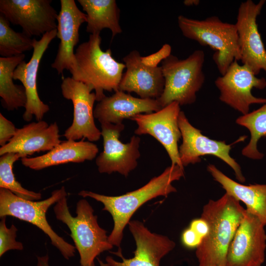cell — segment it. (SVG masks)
Masks as SVG:
<instances>
[{"instance_id":"6da1fadb","label":"cell","mask_w":266,"mask_h":266,"mask_svg":"<svg viewBox=\"0 0 266 266\" xmlns=\"http://www.w3.org/2000/svg\"><path fill=\"white\" fill-rule=\"evenodd\" d=\"M184 176V168L178 165H171L142 187L120 196H108L88 191H81L78 195L101 202L103 205L102 210L111 214L114 225L108 240L121 250L124 230L135 211L153 199L176 192L177 190L172 183Z\"/></svg>"},{"instance_id":"7a4b0ae2","label":"cell","mask_w":266,"mask_h":266,"mask_svg":"<svg viewBox=\"0 0 266 266\" xmlns=\"http://www.w3.org/2000/svg\"><path fill=\"white\" fill-rule=\"evenodd\" d=\"M245 212L240 202L226 193L203 206L200 218L209 230L196 248L198 266H226L229 245Z\"/></svg>"},{"instance_id":"3957f363","label":"cell","mask_w":266,"mask_h":266,"mask_svg":"<svg viewBox=\"0 0 266 266\" xmlns=\"http://www.w3.org/2000/svg\"><path fill=\"white\" fill-rule=\"evenodd\" d=\"M100 33L90 34L89 39L77 47L71 77L94 90L98 102L106 96L104 91L116 92L126 68L112 56L110 49L103 51L100 47Z\"/></svg>"},{"instance_id":"277c9868","label":"cell","mask_w":266,"mask_h":266,"mask_svg":"<svg viewBox=\"0 0 266 266\" xmlns=\"http://www.w3.org/2000/svg\"><path fill=\"white\" fill-rule=\"evenodd\" d=\"M66 196L63 197L54 207L56 218L65 224L80 255L82 266H95V260L100 254L112 249L113 246L108 240L107 232L101 228L94 209L85 199L76 204V216L70 214Z\"/></svg>"},{"instance_id":"5b68a950","label":"cell","mask_w":266,"mask_h":266,"mask_svg":"<svg viewBox=\"0 0 266 266\" xmlns=\"http://www.w3.org/2000/svg\"><path fill=\"white\" fill-rule=\"evenodd\" d=\"M178 27L183 35L215 51L213 60L223 75L234 61H240L238 35L235 24L224 22L217 16L199 20L179 15Z\"/></svg>"},{"instance_id":"8992f818","label":"cell","mask_w":266,"mask_h":266,"mask_svg":"<svg viewBox=\"0 0 266 266\" xmlns=\"http://www.w3.org/2000/svg\"><path fill=\"white\" fill-rule=\"evenodd\" d=\"M204 60L203 51L196 50L184 60L171 54L162 62L165 86L157 100L162 108L174 101L180 105L196 101V94L205 82Z\"/></svg>"},{"instance_id":"52a82bcc","label":"cell","mask_w":266,"mask_h":266,"mask_svg":"<svg viewBox=\"0 0 266 266\" xmlns=\"http://www.w3.org/2000/svg\"><path fill=\"white\" fill-rule=\"evenodd\" d=\"M65 196H67V193L64 186L53 191L48 198L40 201L26 200L7 189L0 188V217L11 216L35 225L48 236L52 244L63 256L69 260L74 256L75 246L52 229L46 216L48 208Z\"/></svg>"},{"instance_id":"ba28073f","label":"cell","mask_w":266,"mask_h":266,"mask_svg":"<svg viewBox=\"0 0 266 266\" xmlns=\"http://www.w3.org/2000/svg\"><path fill=\"white\" fill-rule=\"evenodd\" d=\"M215 84L220 91V100L243 115L249 113L252 104H264L266 99L254 96L253 88L263 90L266 87V79L258 78L244 65L234 61L226 73L218 77Z\"/></svg>"},{"instance_id":"9c48e42d","label":"cell","mask_w":266,"mask_h":266,"mask_svg":"<svg viewBox=\"0 0 266 266\" xmlns=\"http://www.w3.org/2000/svg\"><path fill=\"white\" fill-rule=\"evenodd\" d=\"M103 150L97 157L96 164L101 173L118 172L125 177L137 166L140 156L139 150L140 138L133 135L129 142L119 139L125 126L123 123L101 124Z\"/></svg>"},{"instance_id":"30bf717a","label":"cell","mask_w":266,"mask_h":266,"mask_svg":"<svg viewBox=\"0 0 266 266\" xmlns=\"http://www.w3.org/2000/svg\"><path fill=\"white\" fill-rule=\"evenodd\" d=\"M178 125L182 138L179 154L183 167L200 163V157L211 155L229 165L233 170L238 181L241 183L245 181L240 166L230 155L232 144H227L225 141L211 139L204 135L200 130L192 125L182 111L179 115Z\"/></svg>"},{"instance_id":"8fae6325","label":"cell","mask_w":266,"mask_h":266,"mask_svg":"<svg viewBox=\"0 0 266 266\" xmlns=\"http://www.w3.org/2000/svg\"><path fill=\"white\" fill-rule=\"evenodd\" d=\"M61 92L65 99L70 100L73 106L72 123L65 132L67 140H77L87 138L89 141H96L101 136V131L94 121V104L96 100L94 92L84 83L71 77L63 79Z\"/></svg>"},{"instance_id":"7c38bea8","label":"cell","mask_w":266,"mask_h":266,"mask_svg":"<svg viewBox=\"0 0 266 266\" xmlns=\"http://www.w3.org/2000/svg\"><path fill=\"white\" fill-rule=\"evenodd\" d=\"M51 0H0V12L10 23L20 26L30 37L42 36L57 29L58 14Z\"/></svg>"},{"instance_id":"4fadbf2b","label":"cell","mask_w":266,"mask_h":266,"mask_svg":"<svg viewBox=\"0 0 266 266\" xmlns=\"http://www.w3.org/2000/svg\"><path fill=\"white\" fill-rule=\"evenodd\" d=\"M265 225L245 209L243 218L229 245L226 266H262L265 260Z\"/></svg>"},{"instance_id":"5bb4252c","label":"cell","mask_w":266,"mask_h":266,"mask_svg":"<svg viewBox=\"0 0 266 266\" xmlns=\"http://www.w3.org/2000/svg\"><path fill=\"white\" fill-rule=\"evenodd\" d=\"M180 106L177 102L174 101L158 111L137 114L131 120L137 125L135 134H149L154 137L166 151L171 165H178L184 168L178 147V142L182 137L178 125Z\"/></svg>"},{"instance_id":"9a60e30c","label":"cell","mask_w":266,"mask_h":266,"mask_svg":"<svg viewBox=\"0 0 266 266\" xmlns=\"http://www.w3.org/2000/svg\"><path fill=\"white\" fill-rule=\"evenodd\" d=\"M265 2V0L257 3L251 0L241 2L235 24L238 35L240 61L256 75L261 70L266 72V50L257 23V17Z\"/></svg>"},{"instance_id":"2e32d148","label":"cell","mask_w":266,"mask_h":266,"mask_svg":"<svg viewBox=\"0 0 266 266\" xmlns=\"http://www.w3.org/2000/svg\"><path fill=\"white\" fill-rule=\"evenodd\" d=\"M129 229L135 242L134 256L124 258L121 251L113 253L121 258L122 261L107 256L105 261L108 266H160L161 259L171 251L175 242L167 236L152 233L138 220H131Z\"/></svg>"},{"instance_id":"e0dca14e","label":"cell","mask_w":266,"mask_h":266,"mask_svg":"<svg viewBox=\"0 0 266 266\" xmlns=\"http://www.w3.org/2000/svg\"><path fill=\"white\" fill-rule=\"evenodd\" d=\"M57 36V29L45 33L37 40L33 38V53L29 62L23 61L13 73V79L21 81L27 96L23 119L31 121L34 115L37 121L42 120L49 106L39 98L37 88V75L40 62L52 40Z\"/></svg>"},{"instance_id":"ac0fdd59","label":"cell","mask_w":266,"mask_h":266,"mask_svg":"<svg viewBox=\"0 0 266 266\" xmlns=\"http://www.w3.org/2000/svg\"><path fill=\"white\" fill-rule=\"evenodd\" d=\"M61 9L57 18V37L60 42L54 62L51 64L58 74L65 69L70 72L74 67V48L79 42V30L87 22L86 14L77 6L74 0H61Z\"/></svg>"},{"instance_id":"d6986e66","label":"cell","mask_w":266,"mask_h":266,"mask_svg":"<svg viewBox=\"0 0 266 266\" xmlns=\"http://www.w3.org/2000/svg\"><path fill=\"white\" fill-rule=\"evenodd\" d=\"M139 52L134 50L125 56L126 71L121 80L119 90L134 92L141 99H159L165 86V78L161 66L152 67L141 61Z\"/></svg>"},{"instance_id":"ffe728a7","label":"cell","mask_w":266,"mask_h":266,"mask_svg":"<svg viewBox=\"0 0 266 266\" xmlns=\"http://www.w3.org/2000/svg\"><path fill=\"white\" fill-rule=\"evenodd\" d=\"M56 122L49 125L41 120L17 129L11 140L0 148V156L18 153L23 158L35 152L50 151L62 141Z\"/></svg>"},{"instance_id":"44dd1931","label":"cell","mask_w":266,"mask_h":266,"mask_svg":"<svg viewBox=\"0 0 266 266\" xmlns=\"http://www.w3.org/2000/svg\"><path fill=\"white\" fill-rule=\"evenodd\" d=\"M162 108L156 99L136 98L118 90L98 102L94 115L100 124H118L136 115L151 113Z\"/></svg>"},{"instance_id":"7402d4cb","label":"cell","mask_w":266,"mask_h":266,"mask_svg":"<svg viewBox=\"0 0 266 266\" xmlns=\"http://www.w3.org/2000/svg\"><path fill=\"white\" fill-rule=\"evenodd\" d=\"M99 152L97 146L88 141L67 140L41 156L21 159L23 165L39 170L68 163H80L93 160Z\"/></svg>"},{"instance_id":"603a6c76","label":"cell","mask_w":266,"mask_h":266,"mask_svg":"<svg viewBox=\"0 0 266 266\" xmlns=\"http://www.w3.org/2000/svg\"><path fill=\"white\" fill-rule=\"evenodd\" d=\"M207 170L225 193L243 202L246 209L266 226V184L243 185L226 175L213 164H209Z\"/></svg>"},{"instance_id":"cb8c5ba5","label":"cell","mask_w":266,"mask_h":266,"mask_svg":"<svg viewBox=\"0 0 266 266\" xmlns=\"http://www.w3.org/2000/svg\"><path fill=\"white\" fill-rule=\"evenodd\" d=\"M87 16V32L100 33L103 29L110 30L111 40L122 32L119 24L120 9L115 0H78Z\"/></svg>"},{"instance_id":"d4e9b609","label":"cell","mask_w":266,"mask_h":266,"mask_svg":"<svg viewBox=\"0 0 266 266\" xmlns=\"http://www.w3.org/2000/svg\"><path fill=\"white\" fill-rule=\"evenodd\" d=\"M25 58L24 54L0 58V97L2 105L9 111L25 107L27 102L24 86L13 83L14 71Z\"/></svg>"},{"instance_id":"484cf974","label":"cell","mask_w":266,"mask_h":266,"mask_svg":"<svg viewBox=\"0 0 266 266\" xmlns=\"http://www.w3.org/2000/svg\"><path fill=\"white\" fill-rule=\"evenodd\" d=\"M235 122L246 128L251 134L250 141L242 150V154L253 160L262 159L264 155L258 150L257 144L260 139L266 136V102L258 109L239 116Z\"/></svg>"},{"instance_id":"4316f807","label":"cell","mask_w":266,"mask_h":266,"mask_svg":"<svg viewBox=\"0 0 266 266\" xmlns=\"http://www.w3.org/2000/svg\"><path fill=\"white\" fill-rule=\"evenodd\" d=\"M33 39L23 32H16L9 22L0 14V55L11 57L33 49Z\"/></svg>"},{"instance_id":"83f0119b","label":"cell","mask_w":266,"mask_h":266,"mask_svg":"<svg viewBox=\"0 0 266 266\" xmlns=\"http://www.w3.org/2000/svg\"><path fill=\"white\" fill-rule=\"evenodd\" d=\"M23 156L18 153H6L0 158V188L11 191L17 196L28 200L41 199V194L23 188L13 172L14 163Z\"/></svg>"},{"instance_id":"f1b7e54d","label":"cell","mask_w":266,"mask_h":266,"mask_svg":"<svg viewBox=\"0 0 266 266\" xmlns=\"http://www.w3.org/2000/svg\"><path fill=\"white\" fill-rule=\"evenodd\" d=\"M18 230L13 224L10 228L6 225V217L1 218L0 222V256L10 250H22L23 244L16 240Z\"/></svg>"},{"instance_id":"f546056e","label":"cell","mask_w":266,"mask_h":266,"mask_svg":"<svg viewBox=\"0 0 266 266\" xmlns=\"http://www.w3.org/2000/svg\"><path fill=\"white\" fill-rule=\"evenodd\" d=\"M171 47L169 44H165L156 53L149 56L141 57L142 63L146 66L156 67L159 64L171 55Z\"/></svg>"},{"instance_id":"4dcf8cb0","label":"cell","mask_w":266,"mask_h":266,"mask_svg":"<svg viewBox=\"0 0 266 266\" xmlns=\"http://www.w3.org/2000/svg\"><path fill=\"white\" fill-rule=\"evenodd\" d=\"M17 129L15 125L0 113V145L1 146L9 142L15 135Z\"/></svg>"},{"instance_id":"1f68e13d","label":"cell","mask_w":266,"mask_h":266,"mask_svg":"<svg viewBox=\"0 0 266 266\" xmlns=\"http://www.w3.org/2000/svg\"><path fill=\"white\" fill-rule=\"evenodd\" d=\"M183 245L189 248H197L201 243L203 239L190 227L185 229L181 236Z\"/></svg>"},{"instance_id":"d6a6232c","label":"cell","mask_w":266,"mask_h":266,"mask_svg":"<svg viewBox=\"0 0 266 266\" xmlns=\"http://www.w3.org/2000/svg\"><path fill=\"white\" fill-rule=\"evenodd\" d=\"M189 227L196 232L202 239L206 236L209 230L207 222L201 218L193 220Z\"/></svg>"},{"instance_id":"836d02e7","label":"cell","mask_w":266,"mask_h":266,"mask_svg":"<svg viewBox=\"0 0 266 266\" xmlns=\"http://www.w3.org/2000/svg\"><path fill=\"white\" fill-rule=\"evenodd\" d=\"M36 266H49V256L46 255L43 256L37 257ZM101 266H108L107 264H103L102 262L99 261ZM80 266H82L80 265Z\"/></svg>"},{"instance_id":"e575fe53","label":"cell","mask_w":266,"mask_h":266,"mask_svg":"<svg viewBox=\"0 0 266 266\" xmlns=\"http://www.w3.org/2000/svg\"><path fill=\"white\" fill-rule=\"evenodd\" d=\"M200 3V1L199 0H185L183 1L184 4L187 6H197Z\"/></svg>"}]
</instances>
